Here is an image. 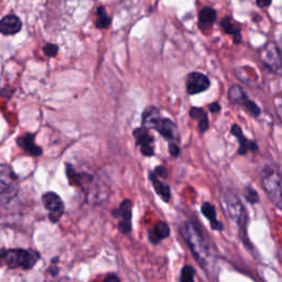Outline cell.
<instances>
[{"instance_id": "1", "label": "cell", "mask_w": 282, "mask_h": 282, "mask_svg": "<svg viewBox=\"0 0 282 282\" xmlns=\"http://www.w3.org/2000/svg\"><path fill=\"white\" fill-rule=\"evenodd\" d=\"M180 234L199 266L206 267L210 259V249L198 227L192 222H185L180 226Z\"/></svg>"}, {"instance_id": "2", "label": "cell", "mask_w": 282, "mask_h": 282, "mask_svg": "<svg viewBox=\"0 0 282 282\" xmlns=\"http://www.w3.org/2000/svg\"><path fill=\"white\" fill-rule=\"evenodd\" d=\"M143 124L148 127H152L159 134L162 135L166 139L170 141L177 140L176 125L168 118L159 116V112L156 108L145 111L143 113Z\"/></svg>"}, {"instance_id": "3", "label": "cell", "mask_w": 282, "mask_h": 282, "mask_svg": "<svg viewBox=\"0 0 282 282\" xmlns=\"http://www.w3.org/2000/svg\"><path fill=\"white\" fill-rule=\"evenodd\" d=\"M0 259H3L10 268L22 267L24 269H29L39 259V254L22 249L2 250L0 253Z\"/></svg>"}, {"instance_id": "4", "label": "cell", "mask_w": 282, "mask_h": 282, "mask_svg": "<svg viewBox=\"0 0 282 282\" xmlns=\"http://www.w3.org/2000/svg\"><path fill=\"white\" fill-rule=\"evenodd\" d=\"M18 192L17 176L6 165H0V205L16 197Z\"/></svg>"}, {"instance_id": "5", "label": "cell", "mask_w": 282, "mask_h": 282, "mask_svg": "<svg viewBox=\"0 0 282 282\" xmlns=\"http://www.w3.org/2000/svg\"><path fill=\"white\" fill-rule=\"evenodd\" d=\"M262 185L271 202L282 210V184L279 174L274 170H265L262 175Z\"/></svg>"}, {"instance_id": "6", "label": "cell", "mask_w": 282, "mask_h": 282, "mask_svg": "<svg viewBox=\"0 0 282 282\" xmlns=\"http://www.w3.org/2000/svg\"><path fill=\"white\" fill-rule=\"evenodd\" d=\"M224 204L228 216L239 226L240 230H246L247 214L242 202L239 201V198L234 194L227 193L224 197Z\"/></svg>"}, {"instance_id": "7", "label": "cell", "mask_w": 282, "mask_h": 282, "mask_svg": "<svg viewBox=\"0 0 282 282\" xmlns=\"http://www.w3.org/2000/svg\"><path fill=\"white\" fill-rule=\"evenodd\" d=\"M260 60L268 69L278 75H282V56L278 47L275 43L268 42L260 52Z\"/></svg>"}, {"instance_id": "8", "label": "cell", "mask_w": 282, "mask_h": 282, "mask_svg": "<svg viewBox=\"0 0 282 282\" xmlns=\"http://www.w3.org/2000/svg\"><path fill=\"white\" fill-rule=\"evenodd\" d=\"M228 98L235 105L242 106L245 109V112L250 113L253 117H258L260 115V108L258 107L256 103L250 101L239 85L230 86L228 90Z\"/></svg>"}, {"instance_id": "9", "label": "cell", "mask_w": 282, "mask_h": 282, "mask_svg": "<svg viewBox=\"0 0 282 282\" xmlns=\"http://www.w3.org/2000/svg\"><path fill=\"white\" fill-rule=\"evenodd\" d=\"M210 79L203 73L193 72L189 74L186 79V92L190 95H197L203 93L210 88Z\"/></svg>"}, {"instance_id": "10", "label": "cell", "mask_w": 282, "mask_h": 282, "mask_svg": "<svg viewBox=\"0 0 282 282\" xmlns=\"http://www.w3.org/2000/svg\"><path fill=\"white\" fill-rule=\"evenodd\" d=\"M43 204L47 210L50 211L49 217L53 223L60 221L61 216L64 212V204H63L61 197L53 192L45 193L43 195Z\"/></svg>"}, {"instance_id": "11", "label": "cell", "mask_w": 282, "mask_h": 282, "mask_svg": "<svg viewBox=\"0 0 282 282\" xmlns=\"http://www.w3.org/2000/svg\"><path fill=\"white\" fill-rule=\"evenodd\" d=\"M231 134H233L236 139L238 140L239 142V149H238V153L242 154H246L249 151H257L258 150V145L254 141H252L245 137L243 134L242 128L238 125H233L231 126Z\"/></svg>"}, {"instance_id": "12", "label": "cell", "mask_w": 282, "mask_h": 282, "mask_svg": "<svg viewBox=\"0 0 282 282\" xmlns=\"http://www.w3.org/2000/svg\"><path fill=\"white\" fill-rule=\"evenodd\" d=\"M22 28V24L19 18L13 15H9L0 20V33L4 35H11L19 32Z\"/></svg>"}, {"instance_id": "13", "label": "cell", "mask_w": 282, "mask_h": 282, "mask_svg": "<svg viewBox=\"0 0 282 282\" xmlns=\"http://www.w3.org/2000/svg\"><path fill=\"white\" fill-rule=\"evenodd\" d=\"M18 144H19V147L22 148L25 150L27 153L31 154V156H34V157H38L42 154V149L38 145L35 144L34 142V136L31 135V134H26L24 136H20L19 138L17 140Z\"/></svg>"}, {"instance_id": "14", "label": "cell", "mask_w": 282, "mask_h": 282, "mask_svg": "<svg viewBox=\"0 0 282 282\" xmlns=\"http://www.w3.org/2000/svg\"><path fill=\"white\" fill-rule=\"evenodd\" d=\"M216 20V11L213 8H203L198 16V27L202 31H208L212 29L214 22Z\"/></svg>"}, {"instance_id": "15", "label": "cell", "mask_w": 282, "mask_h": 282, "mask_svg": "<svg viewBox=\"0 0 282 282\" xmlns=\"http://www.w3.org/2000/svg\"><path fill=\"white\" fill-rule=\"evenodd\" d=\"M201 210H202L203 215L207 218L208 222H210L212 229L218 230V231L223 230V228H224V226H223L222 223L217 220L216 208H215V206L213 205V204L208 203V202L203 203Z\"/></svg>"}, {"instance_id": "16", "label": "cell", "mask_w": 282, "mask_h": 282, "mask_svg": "<svg viewBox=\"0 0 282 282\" xmlns=\"http://www.w3.org/2000/svg\"><path fill=\"white\" fill-rule=\"evenodd\" d=\"M221 26L227 34L234 36L235 43L240 42V40H242V35H240V33H242V31H240V26L234 19H231L229 17H226L222 20Z\"/></svg>"}, {"instance_id": "17", "label": "cell", "mask_w": 282, "mask_h": 282, "mask_svg": "<svg viewBox=\"0 0 282 282\" xmlns=\"http://www.w3.org/2000/svg\"><path fill=\"white\" fill-rule=\"evenodd\" d=\"M170 235V228L166 223H159L153 229L150 230L149 238L153 244L160 243L163 238L168 237Z\"/></svg>"}, {"instance_id": "18", "label": "cell", "mask_w": 282, "mask_h": 282, "mask_svg": "<svg viewBox=\"0 0 282 282\" xmlns=\"http://www.w3.org/2000/svg\"><path fill=\"white\" fill-rule=\"evenodd\" d=\"M150 179H151L152 181L154 190H156V192L162 197L163 201H166V202L169 201L170 197H171V191H170L169 186L165 183H162L161 181H159L157 175L154 173L150 174Z\"/></svg>"}, {"instance_id": "19", "label": "cell", "mask_w": 282, "mask_h": 282, "mask_svg": "<svg viewBox=\"0 0 282 282\" xmlns=\"http://www.w3.org/2000/svg\"><path fill=\"white\" fill-rule=\"evenodd\" d=\"M135 139L137 141V144L140 145L141 148L145 147H151V143L153 142V139L151 135L148 133V130L145 128H138L134 131Z\"/></svg>"}, {"instance_id": "20", "label": "cell", "mask_w": 282, "mask_h": 282, "mask_svg": "<svg viewBox=\"0 0 282 282\" xmlns=\"http://www.w3.org/2000/svg\"><path fill=\"white\" fill-rule=\"evenodd\" d=\"M111 25V18L107 16L106 10L104 7H99L97 9V21L96 26L99 29H105Z\"/></svg>"}, {"instance_id": "21", "label": "cell", "mask_w": 282, "mask_h": 282, "mask_svg": "<svg viewBox=\"0 0 282 282\" xmlns=\"http://www.w3.org/2000/svg\"><path fill=\"white\" fill-rule=\"evenodd\" d=\"M119 210H120V216L122 217V221H121V222L130 225V220H131V202L129 201V199H125V201L121 203Z\"/></svg>"}, {"instance_id": "22", "label": "cell", "mask_w": 282, "mask_h": 282, "mask_svg": "<svg viewBox=\"0 0 282 282\" xmlns=\"http://www.w3.org/2000/svg\"><path fill=\"white\" fill-rule=\"evenodd\" d=\"M195 271L191 266H184L182 268L180 281L181 282H194Z\"/></svg>"}, {"instance_id": "23", "label": "cell", "mask_w": 282, "mask_h": 282, "mask_svg": "<svg viewBox=\"0 0 282 282\" xmlns=\"http://www.w3.org/2000/svg\"><path fill=\"white\" fill-rule=\"evenodd\" d=\"M245 198H246L250 204H256L259 202V199H260L257 191L254 190L252 186H247V188L245 189Z\"/></svg>"}, {"instance_id": "24", "label": "cell", "mask_w": 282, "mask_h": 282, "mask_svg": "<svg viewBox=\"0 0 282 282\" xmlns=\"http://www.w3.org/2000/svg\"><path fill=\"white\" fill-rule=\"evenodd\" d=\"M57 51H58L57 45L53 44V43H48V44H45V45H44V48H43V52H44V54H45V56H50V57L56 56V54H57Z\"/></svg>"}, {"instance_id": "25", "label": "cell", "mask_w": 282, "mask_h": 282, "mask_svg": "<svg viewBox=\"0 0 282 282\" xmlns=\"http://www.w3.org/2000/svg\"><path fill=\"white\" fill-rule=\"evenodd\" d=\"M207 113L204 112V111H202L201 108H197V107H194V108H192L190 111V116H191V118H193V119H198V120H201L202 118L204 117V116H206Z\"/></svg>"}, {"instance_id": "26", "label": "cell", "mask_w": 282, "mask_h": 282, "mask_svg": "<svg viewBox=\"0 0 282 282\" xmlns=\"http://www.w3.org/2000/svg\"><path fill=\"white\" fill-rule=\"evenodd\" d=\"M274 105L277 115H278L280 121L282 122V96H276L274 98Z\"/></svg>"}, {"instance_id": "27", "label": "cell", "mask_w": 282, "mask_h": 282, "mask_svg": "<svg viewBox=\"0 0 282 282\" xmlns=\"http://www.w3.org/2000/svg\"><path fill=\"white\" fill-rule=\"evenodd\" d=\"M208 126H210V122H208V117L207 115L204 116L201 120H198V128L201 133H204L208 129Z\"/></svg>"}, {"instance_id": "28", "label": "cell", "mask_w": 282, "mask_h": 282, "mask_svg": "<svg viewBox=\"0 0 282 282\" xmlns=\"http://www.w3.org/2000/svg\"><path fill=\"white\" fill-rule=\"evenodd\" d=\"M154 174L161 176V177H167L168 172L165 167H158L156 168V170H154Z\"/></svg>"}, {"instance_id": "29", "label": "cell", "mask_w": 282, "mask_h": 282, "mask_svg": "<svg viewBox=\"0 0 282 282\" xmlns=\"http://www.w3.org/2000/svg\"><path fill=\"white\" fill-rule=\"evenodd\" d=\"M169 151L173 157H177L180 154V148L175 143H170Z\"/></svg>"}, {"instance_id": "30", "label": "cell", "mask_w": 282, "mask_h": 282, "mask_svg": "<svg viewBox=\"0 0 282 282\" xmlns=\"http://www.w3.org/2000/svg\"><path fill=\"white\" fill-rule=\"evenodd\" d=\"M272 2V0H257V4L260 8L269 7Z\"/></svg>"}, {"instance_id": "31", "label": "cell", "mask_w": 282, "mask_h": 282, "mask_svg": "<svg viewBox=\"0 0 282 282\" xmlns=\"http://www.w3.org/2000/svg\"><path fill=\"white\" fill-rule=\"evenodd\" d=\"M210 111L212 113H218L221 111V106H220V104L218 103H214L212 104V105H210Z\"/></svg>"}, {"instance_id": "32", "label": "cell", "mask_w": 282, "mask_h": 282, "mask_svg": "<svg viewBox=\"0 0 282 282\" xmlns=\"http://www.w3.org/2000/svg\"><path fill=\"white\" fill-rule=\"evenodd\" d=\"M104 282H119V279H118V277L116 276H109L104 280Z\"/></svg>"}]
</instances>
